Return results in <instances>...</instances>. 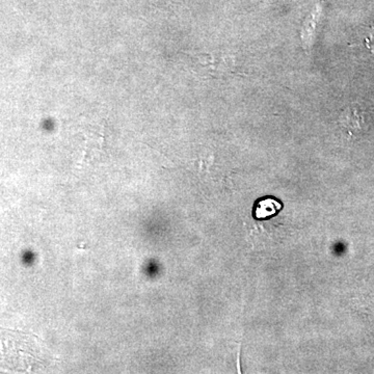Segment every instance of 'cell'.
<instances>
[{
  "label": "cell",
  "mask_w": 374,
  "mask_h": 374,
  "mask_svg": "<svg viewBox=\"0 0 374 374\" xmlns=\"http://www.w3.org/2000/svg\"><path fill=\"white\" fill-rule=\"evenodd\" d=\"M282 204L272 197H263L256 203L253 207V216L257 220H264L278 213L282 209Z\"/></svg>",
  "instance_id": "2"
},
{
  "label": "cell",
  "mask_w": 374,
  "mask_h": 374,
  "mask_svg": "<svg viewBox=\"0 0 374 374\" xmlns=\"http://www.w3.org/2000/svg\"><path fill=\"white\" fill-rule=\"evenodd\" d=\"M339 124L350 136L363 132L367 127L365 114L363 109L357 105L349 106L341 114Z\"/></svg>",
  "instance_id": "1"
}]
</instances>
